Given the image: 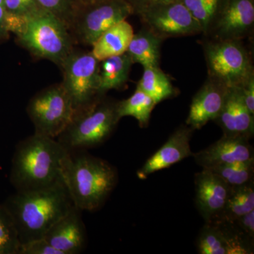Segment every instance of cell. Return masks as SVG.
Masks as SVG:
<instances>
[{"instance_id": "cell-1", "label": "cell", "mask_w": 254, "mask_h": 254, "mask_svg": "<svg viewBox=\"0 0 254 254\" xmlns=\"http://www.w3.org/2000/svg\"><path fill=\"white\" fill-rule=\"evenodd\" d=\"M2 204L14 220L21 244L44 238L74 206L63 180L39 190L16 191Z\"/></svg>"}, {"instance_id": "cell-2", "label": "cell", "mask_w": 254, "mask_h": 254, "mask_svg": "<svg viewBox=\"0 0 254 254\" xmlns=\"http://www.w3.org/2000/svg\"><path fill=\"white\" fill-rule=\"evenodd\" d=\"M61 176L75 206L82 211L101 208L118 183L117 168L85 150H68Z\"/></svg>"}, {"instance_id": "cell-3", "label": "cell", "mask_w": 254, "mask_h": 254, "mask_svg": "<svg viewBox=\"0 0 254 254\" xmlns=\"http://www.w3.org/2000/svg\"><path fill=\"white\" fill-rule=\"evenodd\" d=\"M68 150L56 138L34 133L16 145L10 171L16 191L39 190L62 181L61 165Z\"/></svg>"}, {"instance_id": "cell-4", "label": "cell", "mask_w": 254, "mask_h": 254, "mask_svg": "<svg viewBox=\"0 0 254 254\" xmlns=\"http://www.w3.org/2000/svg\"><path fill=\"white\" fill-rule=\"evenodd\" d=\"M6 23L20 46L35 58L49 60L59 67L75 48L67 26L41 7L25 15L7 14Z\"/></svg>"}, {"instance_id": "cell-5", "label": "cell", "mask_w": 254, "mask_h": 254, "mask_svg": "<svg viewBox=\"0 0 254 254\" xmlns=\"http://www.w3.org/2000/svg\"><path fill=\"white\" fill-rule=\"evenodd\" d=\"M117 105L118 101L104 95L76 110L71 121L56 139L67 150H86L103 144L120 121Z\"/></svg>"}, {"instance_id": "cell-6", "label": "cell", "mask_w": 254, "mask_h": 254, "mask_svg": "<svg viewBox=\"0 0 254 254\" xmlns=\"http://www.w3.org/2000/svg\"><path fill=\"white\" fill-rule=\"evenodd\" d=\"M133 14L125 0H100L79 4L68 26L75 45L91 46L105 31Z\"/></svg>"}, {"instance_id": "cell-7", "label": "cell", "mask_w": 254, "mask_h": 254, "mask_svg": "<svg viewBox=\"0 0 254 254\" xmlns=\"http://www.w3.org/2000/svg\"><path fill=\"white\" fill-rule=\"evenodd\" d=\"M26 111L35 133L57 138L72 120L75 110L63 83H55L33 95Z\"/></svg>"}, {"instance_id": "cell-8", "label": "cell", "mask_w": 254, "mask_h": 254, "mask_svg": "<svg viewBox=\"0 0 254 254\" xmlns=\"http://www.w3.org/2000/svg\"><path fill=\"white\" fill-rule=\"evenodd\" d=\"M241 40H218L203 46L208 77L224 85L240 87L254 73L248 51Z\"/></svg>"}, {"instance_id": "cell-9", "label": "cell", "mask_w": 254, "mask_h": 254, "mask_svg": "<svg viewBox=\"0 0 254 254\" xmlns=\"http://www.w3.org/2000/svg\"><path fill=\"white\" fill-rule=\"evenodd\" d=\"M99 67L100 61L91 51L75 48L60 65L63 76L61 83L71 98L75 111L102 97L98 93Z\"/></svg>"}, {"instance_id": "cell-10", "label": "cell", "mask_w": 254, "mask_h": 254, "mask_svg": "<svg viewBox=\"0 0 254 254\" xmlns=\"http://www.w3.org/2000/svg\"><path fill=\"white\" fill-rule=\"evenodd\" d=\"M137 15L147 29L163 40L202 33L199 23L179 0L152 6Z\"/></svg>"}, {"instance_id": "cell-11", "label": "cell", "mask_w": 254, "mask_h": 254, "mask_svg": "<svg viewBox=\"0 0 254 254\" xmlns=\"http://www.w3.org/2000/svg\"><path fill=\"white\" fill-rule=\"evenodd\" d=\"M254 0H222L208 33L215 39L241 40L252 31Z\"/></svg>"}, {"instance_id": "cell-12", "label": "cell", "mask_w": 254, "mask_h": 254, "mask_svg": "<svg viewBox=\"0 0 254 254\" xmlns=\"http://www.w3.org/2000/svg\"><path fill=\"white\" fill-rule=\"evenodd\" d=\"M195 205L205 223L216 222L225 208L232 187L208 169L194 176Z\"/></svg>"}, {"instance_id": "cell-13", "label": "cell", "mask_w": 254, "mask_h": 254, "mask_svg": "<svg viewBox=\"0 0 254 254\" xmlns=\"http://www.w3.org/2000/svg\"><path fill=\"white\" fill-rule=\"evenodd\" d=\"M195 162L203 169L245 162L254 159V148L250 139L240 136L224 134L205 149L193 153Z\"/></svg>"}, {"instance_id": "cell-14", "label": "cell", "mask_w": 254, "mask_h": 254, "mask_svg": "<svg viewBox=\"0 0 254 254\" xmlns=\"http://www.w3.org/2000/svg\"><path fill=\"white\" fill-rule=\"evenodd\" d=\"M228 91L223 83L208 77L192 100L186 125L197 130L215 121L223 108Z\"/></svg>"}, {"instance_id": "cell-15", "label": "cell", "mask_w": 254, "mask_h": 254, "mask_svg": "<svg viewBox=\"0 0 254 254\" xmlns=\"http://www.w3.org/2000/svg\"><path fill=\"white\" fill-rule=\"evenodd\" d=\"M193 131L191 127L187 125L179 127L163 146L152 155L137 171L138 178L145 180L151 174L169 168L192 156L193 153L190 150V141Z\"/></svg>"}, {"instance_id": "cell-16", "label": "cell", "mask_w": 254, "mask_h": 254, "mask_svg": "<svg viewBox=\"0 0 254 254\" xmlns=\"http://www.w3.org/2000/svg\"><path fill=\"white\" fill-rule=\"evenodd\" d=\"M82 210L73 206L47 232L44 238L62 254L81 253L87 245Z\"/></svg>"}, {"instance_id": "cell-17", "label": "cell", "mask_w": 254, "mask_h": 254, "mask_svg": "<svg viewBox=\"0 0 254 254\" xmlns=\"http://www.w3.org/2000/svg\"><path fill=\"white\" fill-rule=\"evenodd\" d=\"M215 122L224 134L253 138L254 115L246 107L239 87L229 88L225 105Z\"/></svg>"}, {"instance_id": "cell-18", "label": "cell", "mask_w": 254, "mask_h": 254, "mask_svg": "<svg viewBox=\"0 0 254 254\" xmlns=\"http://www.w3.org/2000/svg\"><path fill=\"white\" fill-rule=\"evenodd\" d=\"M133 28L127 20L105 31L93 43L91 53L98 61L126 53L133 38Z\"/></svg>"}, {"instance_id": "cell-19", "label": "cell", "mask_w": 254, "mask_h": 254, "mask_svg": "<svg viewBox=\"0 0 254 254\" xmlns=\"http://www.w3.org/2000/svg\"><path fill=\"white\" fill-rule=\"evenodd\" d=\"M133 62L128 53L110 57L100 62L98 93L105 95L110 90H121L126 86Z\"/></svg>"}, {"instance_id": "cell-20", "label": "cell", "mask_w": 254, "mask_h": 254, "mask_svg": "<svg viewBox=\"0 0 254 254\" xmlns=\"http://www.w3.org/2000/svg\"><path fill=\"white\" fill-rule=\"evenodd\" d=\"M162 41V38L145 28L133 34L127 53L133 64H140L143 67L159 66Z\"/></svg>"}, {"instance_id": "cell-21", "label": "cell", "mask_w": 254, "mask_h": 254, "mask_svg": "<svg viewBox=\"0 0 254 254\" xmlns=\"http://www.w3.org/2000/svg\"><path fill=\"white\" fill-rule=\"evenodd\" d=\"M254 210V182L232 189L225 208L217 222L232 223Z\"/></svg>"}, {"instance_id": "cell-22", "label": "cell", "mask_w": 254, "mask_h": 254, "mask_svg": "<svg viewBox=\"0 0 254 254\" xmlns=\"http://www.w3.org/2000/svg\"><path fill=\"white\" fill-rule=\"evenodd\" d=\"M143 68V75L136 88L149 95L156 104L174 96L175 91L173 85L159 66Z\"/></svg>"}, {"instance_id": "cell-23", "label": "cell", "mask_w": 254, "mask_h": 254, "mask_svg": "<svg viewBox=\"0 0 254 254\" xmlns=\"http://www.w3.org/2000/svg\"><path fill=\"white\" fill-rule=\"evenodd\" d=\"M156 105L149 95L136 88L129 98L118 101L117 112L120 120L125 117H132L138 121L141 128H145L149 124L152 112Z\"/></svg>"}, {"instance_id": "cell-24", "label": "cell", "mask_w": 254, "mask_h": 254, "mask_svg": "<svg viewBox=\"0 0 254 254\" xmlns=\"http://www.w3.org/2000/svg\"><path fill=\"white\" fill-rule=\"evenodd\" d=\"M208 170L218 175L232 188L244 186L254 182V159L219 165Z\"/></svg>"}, {"instance_id": "cell-25", "label": "cell", "mask_w": 254, "mask_h": 254, "mask_svg": "<svg viewBox=\"0 0 254 254\" xmlns=\"http://www.w3.org/2000/svg\"><path fill=\"white\" fill-rule=\"evenodd\" d=\"M196 247L200 254H227L225 236L216 224H205L197 239Z\"/></svg>"}, {"instance_id": "cell-26", "label": "cell", "mask_w": 254, "mask_h": 254, "mask_svg": "<svg viewBox=\"0 0 254 254\" xmlns=\"http://www.w3.org/2000/svg\"><path fill=\"white\" fill-rule=\"evenodd\" d=\"M199 23L202 33L207 34L218 13L222 0H179Z\"/></svg>"}, {"instance_id": "cell-27", "label": "cell", "mask_w": 254, "mask_h": 254, "mask_svg": "<svg viewBox=\"0 0 254 254\" xmlns=\"http://www.w3.org/2000/svg\"><path fill=\"white\" fill-rule=\"evenodd\" d=\"M21 244L12 217L0 204V254H18Z\"/></svg>"}, {"instance_id": "cell-28", "label": "cell", "mask_w": 254, "mask_h": 254, "mask_svg": "<svg viewBox=\"0 0 254 254\" xmlns=\"http://www.w3.org/2000/svg\"><path fill=\"white\" fill-rule=\"evenodd\" d=\"M42 9L47 10L69 26L75 11L79 6L77 0H36Z\"/></svg>"}, {"instance_id": "cell-29", "label": "cell", "mask_w": 254, "mask_h": 254, "mask_svg": "<svg viewBox=\"0 0 254 254\" xmlns=\"http://www.w3.org/2000/svg\"><path fill=\"white\" fill-rule=\"evenodd\" d=\"M18 254H62L45 238L30 241L20 246Z\"/></svg>"}, {"instance_id": "cell-30", "label": "cell", "mask_w": 254, "mask_h": 254, "mask_svg": "<svg viewBox=\"0 0 254 254\" xmlns=\"http://www.w3.org/2000/svg\"><path fill=\"white\" fill-rule=\"evenodd\" d=\"M7 14L25 15L40 7L36 0H4Z\"/></svg>"}, {"instance_id": "cell-31", "label": "cell", "mask_w": 254, "mask_h": 254, "mask_svg": "<svg viewBox=\"0 0 254 254\" xmlns=\"http://www.w3.org/2000/svg\"><path fill=\"white\" fill-rule=\"evenodd\" d=\"M239 88L246 107L254 115V73Z\"/></svg>"}, {"instance_id": "cell-32", "label": "cell", "mask_w": 254, "mask_h": 254, "mask_svg": "<svg viewBox=\"0 0 254 254\" xmlns=\"http://www.w3.org/2000/svg\"><path fill=\"white\" fill-rule=\"evenodd\" d=\"M235 225L244 234L254 240V210L250 213L245 214L243 216L237 219L233 222Z\"/></svg>"}, {"instance_id": "cell-33", "label": "cell", "mask_w": 254, "mask_h": 254, "mask_svg": "<svg viewBox=\"0 0 254 254\" xmlns=\"http://www.w3.org/2000/svg\"><path fill=\"white\" fill-rule=\"evenodd\" d=\"M133 10V14H138L143 10L159 4H166L175 0H125Z\"/></svg>"}, {"instance_id": "cell-34", "label": "cell", "mask_w": 254, "mask_h": 254, "mask_svg": "<svg viewBox=\"0 0 254 254\" xmlns=\"http://www.w3.org/2000/svg\"><path fill=\"white\" fill-rule=\"evenodd\" d=\"M6 11L4 0H0V44L9 39L10 33L6 28Z\"/></svg>"}, {"instance_id": "cell-35", "label": "cell", "mask_w": 254, "mask_h": 254, "mask_svg": "<svg viewBox=\"0 0 254 254\" xmlns=\"http://www.w3.org/2000/svg\"><path fill=\"white\" fill-rule=\"evenodd\" d=\"M77 1L79 4H86L95 2V1H100V0H77Z\"/></svg>"}]
</instances>
